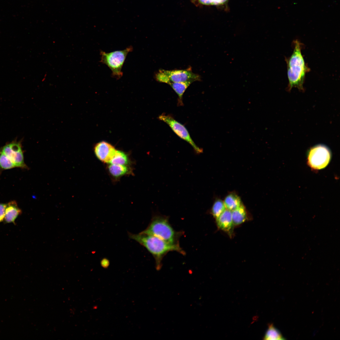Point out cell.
<instances>
[{"mask_svg": "<svg viewBox=\"0 0 340 340\" xmlns=\"http://www.w3.org/2000/svg\"><path fill=\"white\" fill-rule=\"evenodd\" d=\"M129 237L145 247L154 257L157 269L161 267V262L164 256L168 252L176 251L184 255L179 244L167 242L155 236L139 233L138 234L128 233Z\"/></svg>", "mask_w": 340, "mask_h": 340, "instance_id": "cell-1", "label": "cell"}, {"mask_svg": "<svg viewBox=\"0 0 340 340\" xmlns=\"http://www.w3.org/2000/svg\"><path fill=\"white\" fill-rule=\"evenodd\" d=\"M293 50L291 56L286 60L288 80V91L297 88L304 91L303 84L306 73L309 71L306 65L301 52L302 45L298 40L294 41Z\"/></svg>", "mask_w": 340, "mask_h": 340, "instance_id": "cell-2", "label": "cell"}, {"mask_svg": "<svg viewBox=\"0 0 340 340\" xmlns=\"http://www.w3.org/2000/svg\"><path fill=\"white\" fill-rule=\"evenodd\" d=\"M140 233L152 235L173 244H179L178 240L181 234L173 229L167 217L159 215L154 216L148 227Z\"/></svg>", "mask_w": 340, "mask_h": 340, "instance_id": "cell-3", "label": "cell"}, {"mask_svg": "<svg viewBox=\"0 0 340 340\" xmlns=\"http://www.w3.org/2000/svg\"><path fill=\"white\" fill-rule=\"evenodd\" d=\"M132 46L122 50L116 51L110 53L100 51V62L107 65L112 72V76L117 78H120L123 75L122 69L128 54L132 51Z\"/></svg>", "mask_w": 340, "mask_h": 340, "instance_id": "cell-4", "label": "cell"}, {"mask_svg": "<svg viewBox=\"0 0 340 340\" xmlns=\"http://www.w3.org/2000/svg\"><path fill=\"white\" fill-rule=\"evenodd\" d=\"M155 78L157 81L167 84L169 82L201 80V76L193 72L191 68L172 70L160 69L155 74Z\"/></svg>", "mask_w": 340, "mask_h": 340, "instance_id": "cell-5", "label": "cell"}, {"mask_svg": "<svg viewBox=\"0 0 340 340\" xmlns=\"http://www.w3.org/2000/svg\"><path fill=\"white\" fill-rule=\"evenodd\" d=\"M331 154L327 147L318 144L312 147L307 155L308 163L312 169L320 170L324 168L329 164Z\"/></svg>", "mask_w": 340, "mask_h": 340, "instance_id": "cell-6", "label": "cell"}, {"mask_svg": "<svg viewBox=\"0 0 340 340\" xmlns=\"http://www.w3.org/2000/svg\"><path fill=\"white\" fill-rule=\"evenodd\" d=\"M158 118L167 124L180 138L189 143L196 153L200 154L202 152V149L196 144L191 137L188 130L184 125L169 115L163 114L159 116Z\"/></svg>", "mask_w": 340, "mask_h": 340, "instance_id": "cell-7", "label": "cell"}, {"mask_svg": "<svg viewBox=\"0 0 340 340\" xmlns=\"http://www.w3.org/2000/svg\"><path fill=\"white\" fill-rule=\"evenodd\" d=\"M0 151L10 159L15 167L28 169L24 162L23 153L20 143L13 141L4 146Z\"/></svg>", "mask_w": 340, "mask_h": 340, "instance_id": "cell-8", "label": "cell"}, {"mask_svg": "<svg viewBox=\"0 0 340 340\" xmlns=\"http://www.w3.org/2000/svg\"><path fill=\"white\" fill-rule=\"evenodd\" d=\"M94 150L97 158L105 163H110L116 150L113 146L104 141L97 143Z\"/></svg>", "mask_w": 340, "mask_h": 340, "instance_id": "cell-9", "label": "cell"}, {"mask_svg": "<svg viewBox=\"0 0 340 340\" xmlns=\"http://www.w3.org/2000/svg\"><path fill=\"white\" fill-rule=\"evenodd\" d=\"M22 213L21 209L18 206L15 201H10L7 204L4 220V224L12 223L16 224L15 221Z\"/></svg>", "mask_w": 340, "mask_h": 340, "instance_id": "cell-10", "label": "cell"}, {"mask_svg": "<svg viewBox=\"0 0 340 340\" xmlns=\"http://www.w3.org/2000/svg\"><path fill=\"white\" fill-rule=\"evenodd\" d=\"M216 222L219 229L225 231H230L234 225L231 211L226 209L216 218Z\"/></svg>", "mask_w": 340, "mask_h": 340, "instance_id": "cell-11", "label": "cell"}, {"mask_svg": "<svg viewBox=\"0 0 340 340\" xmlns=\"http://www.w3.org/2000/svg\"><path fill=\"white\" fill-rule=\"evenodd\" d=\"M193 82L188 81L184 82H169V85L176 93L178 96V103L179 105H183L182 98L183 95L188 87Z\"/></svg>", "mask_w": 340, "mask_h": 340, "instance_id": "cell-12", "label": "cell"}, {"mask_svg": "<svg viewBox=\"0 0 340 340\" xmlns=\"http://www.w3.org/2000/svg\"><path fill=\"white\" fill-rule=\"evenodd\" d=\"M232 218L234 225H239L244 223L247 218L246 210L241 204L240 206L231 211Z\"/></svg>", "mask_w": 340, "mask_h": 340, "instance_id": "cell-13", "label": "cell"}, {"mask_svg": "<svg viewBox=\"0 0 340 340\" xmlns=\"http://www.w3.org/2000/svg\"><path fill=\"white\" fill-rule=\"evenodd\" d=\"M224 203L227 209L232 211L241 204L240 198L234 193H231L225 198Z\"/></svg>", "mask_w": 340, "mask_h": 340, "instance_id": "cell-14", "label": "cell"}, {"mask_svg": "<svg viewBox=\"0 0 340 340\" xmlns=\"http://www.w3.org/2000/svg\"><path fill=\"white\" fill-rule=\"evenodd\" d=\"M263 339L272 340L285 339L280 331L275 327L272 324H270L269 325L268 328L263 337Z\"/></svg>", "mask_w": 340, "mask_h": 340, "instance_id": "cell-15", "label": "cell"}, {"mask_svg": "<svg viewBox=\"0 0 340 340\" xmlns=\"http://www.w3.org/2000/svg\"><path fill=\"white\" fill-rule=\"evenodd\" d=\"M108 170L111 175L115 178L122 176L128 171L126 165L111 164L109 166Z\"/></svg>", "mask_w": 340, "mask_h": 340, "instance_id": "cell-16", "label": "cell"}, {"mask_svg": "<svg viewBox=\"0 0 340 340\" xmlns=\"http://www.w3.org/2000/svg\"><path fill=\"white\" fill-rule=\"evenodd\" d=\"M128 162V159L127 155L122 151L116 150L110 163L126 165Z\"/></svg>", "mask_w": 340, "mask_h": 340, "instance_id": "cell-17", "label": "cell"}, {"mask_svg": "<svg viewBox=\"0 0 340 340\" xmlns=\"http://www.w3.org/2000/svg\"><path fill=\"white\" fill-rule=\"evenodd\" d=\"M226 209L224 202L220 199L216 200L212 207L211 213L216 218Z\"/></svg>", "mask_w": 340, "mask_h": 340, "instance_id": "cell-18", "label": "cell"}, {"mask_svg": "<svg viewBox=\"0 0 340 340\" xmlns=\"http://www.w3.org/2000/svg\"><path fill=\"white\" fill-rule=\"evenodd\" d=\"M14 167H15L13 162L5 155L0 151V168L6 170Z\"/></svg>", "mask_w": 340, "mask_h": 340, "instance_id": "cell-19", "label": "cell"}, {"mask_svg": "<svg viewBox=\"0 0 340 340\" xmlns=\"http://www.w3.org/2000/svg\"><path fill=\"white\" fill-rule=\"evenodd\" d=\"M7 204L0 203V223L3 222Z\"/></svg>", "mask_w": 340, "mask_h": 340, "instance_id": "cell-20", "label": "cell"}, {"mask_svg": "<svg viewBox=\"0 0 340 340\" xmlns=\"http://www.w3.org/2000/svg\"><path fill=\"white\" fill-rule=\"evenodd\" d=\"M201 3L206 5H213L214 0H199Z\"/></svg>", "mask_w": 340, "mask_h": 340, "instance_id": "cell-21", "label": "cell"}, {"mask_svg": "<svg viewBox=\"0 0 340 340\" xmlns=\"http://www.w3.org/2000/svg\"><path fill=\"white\" fill-rule=\"evenodd\" d=\"M227 0H214L213 5H218L224 3Z\"/></svg>", "mask_w": 340, "mask_h": 340, "instance_id": "cell-22", "label": "cell"}]
</instances>
